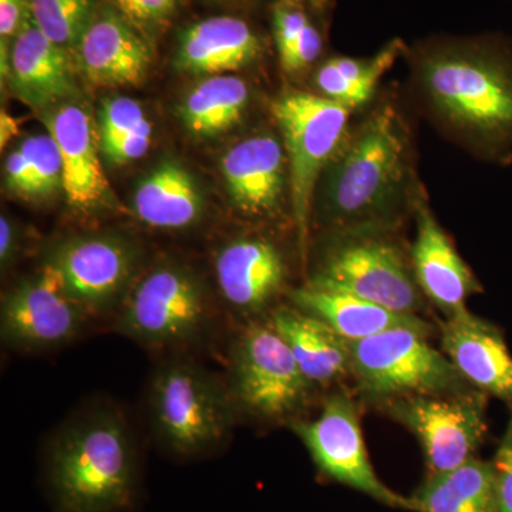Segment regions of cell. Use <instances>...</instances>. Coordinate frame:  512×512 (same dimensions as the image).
Instances as JSON below:
<instances>
[{
	"label": "cell",
	"mask_w": 512,
	"mask_h": 512,
	"mask_svg": "<svg viewBox=\"0 0 512 512\" xmlns=\"http://www.w3.org/2000/svg\"><path fill=\"white\" fill-rule=\"evenodd\" d=\"M261 42L245 20L215 16L184 30L177 52L178 69L194 74H228L254 62Z\"/></svg>",
	"instance_id": "23"
},
{
	"label": "cell",
	"mask_w": 512,
	"mask_h": 512,
	"mask_svg": "<svg viewBox=\"0 0 512 512\" xmlns=\"http://www.w3.org/2000/svg\"><path fill=\"white\" fill-rule=\"evenodd\" d=\"M288 301L301 311L315 316L348 342L372 338L387 330L410 328L439 335V325L424 316L393 311L379 303L367 301L322 286L305 282L288 293Z\"/></svg>",
	"instance_id": "21"
},
{
	"label": "cell",
	"mask_w": 512,
	"mask_h": 512,
	"mask_svg": "<svg viewBox=\"0 0 512 512\" xmlns=\"http://www.w3.org/2000/svg\"><path fill=\"white\" fill-rule=\"evenodd\" d=\"M498 512H512V407L510 419L493 460Z\"/></svg>",
	"instance_id": "34"
},
{
	"label": "cell",
	"mask_w": 512,
	"mask_h": 512,
	"mask_svg": "<svg viewBox=\"0 0 512 512\" xmlns=\"http://www.w3.org/2000/svg\"><path fill=\"white\" fill-rule=\"evenodd\" d=\"M47 127L62 157V187L70 207L90 212L106 205L110 185L97 154L90 114L76 104H66L53 113Z\"/></svg>",
	"instance_id": "19"
},
{
	"label": "cell",
	"mask_w": 512,
	"mask_h": 512,
	"mask_svg": "<svg viewBox=\"0 0 512 512\" xmlns=\"http://www.w3.org/2000/svg\"><path fill=\"white\" fill-rule=\"evenodd\" d=\"M309 262L308 284L427 318L429 302L414 279L410 254L394 237L393 229L326 232L315 258Z\"/></svg>",
	"instance_id": "4"
},
{
	"label": "cell",
	"mask_w": 512,
	"mask_h": 512,
	"mask_svg": "<svg viewBox=\"0 0 512 512\" xmlns=\"http://www.w3.org/2000/svg\"><path fill=\"white\" fill-rule=\"evenodd\" d=\"M248 101L244 80L232 74L208 77L185 97L181 119L195 136L212 137L237 126Z\"/></svg>",
	"instance_id": "26"
},
{
	"label": "cell",
	"mask_w": 512,
	"mask_h": 512,
	"mask_svg": "<svg viewBox=\"0 0 512 512\" xmlns=\"http://www.w3.org/2000/svg\"><path fill=\"white\" fill-rule=\"evenodd\" d=\"M18 133V120L12 119L9 114L2 111L0 114V146L5 147L10 138Z\"/></svg>",
	"instance_id": "39"
},
{
	"label": "cell",
	"mask_w": 512,
	"mask_h": 512,
	"mask_svg": "<svg viewBox=\"0 0 512 512\" xmlns=\"http://www.w3.org/2000/svg\"><path fill=\"white\" fill-rule=\"evenodd\" d=\"M284 144L271 134L239 141L222 158L221 170L232 204L249 220L274 217L285 188Z\"/></svg>",
	"instance_id": "17"
},
{
	"label": "cell",
	"mask_w": 512,
	"mask_h": 512,
	"mask_svg": "<svg viewBox=\"0 0 512 512\" xmlns=\"http://www.w3.org/2000/svg\"><path fill=\"white\" fill-rule=\"evenodd\" d=\"M151 134H153V126L146 120L124 136L114 138L109 143L100 144L101 151L111 164L131 163L147 153L151 144Z\"/></svg>",
	"instance_id": "32"
},
{
	"label": "cell",
	"mask_w": 512,
	"mask_h": 512,
	"mask_svg": "<svg viewBox=\"0 0 512 512\" xmlns=\"http://www.w3.org/2000/svg\"><path fill=\"white\" fill-rule=\"evenodd\" d=\"M288 343L296 362L320 393L352 387V353L348 340L323 320L282 303L269 316Z\"/></svg>",
	"instance_id": "20"
},
{
	"label": "cell",
	"mask_w": 512,
	"mask_h": 512,
	"mask_svg": "<svg viewBox=\"0 0 512 512\" xmlns=\"http://www.w3.org/2000/svg\"><path fill=\"white\" fill-rule=\"evenodd\" d=\"M421 90L439 119L497 163L512 160V42L488 37L441 46L419 62Z\"/></svg>",
	"instance_id": "1"
},
{
	"label": "cell",
	"mask_w": 512,
	"mask_h": 512,
	"mask_svg": "<svg viewBox=\"0 0 512 512\" xmlns=\"http://www.w3.org/2000/svg\"><path fill=\"white\" fill-rule=\"evenodd\" d=\"M272 23H274L276 49L284 66L291 57L303 29L311 23V20L303 12L301 5L284 0L275 6Z\"/></svg>",
	"instance_id": "31"
},
{
	"label": "cell",
	"mask_w": 512,
	"mask_h": 512,
	"mask_svg": "<svg viewBox=\"0 0 512 512\" xmlns=\"http://www.w3.org/2000/svg\"><path fill=\"white\" fill-rule=\"evenodd\" d=\"M288 2L296 3V5L311 6V8L318 10H323L328 5V0H288Z\"/></svg>",
	"instance_id": "40"
},
{
	"label": "cell",
	"mask_w": 512,
	"mask_h": 512,
	"mask_svg": "<svg viewBox=\"0 0 512 512\" xmlns=\"http://www.w3.org/2000/svg\"><path fill=\"white\" fill-rule=\"evenodd\" d=\"M414 207L417 232L409 252L414 279L429 305L448 318L467 309L468 299L483 292V286L458 254L426 200L414 198Z\"/></svg>",
	"instance_id": "16"
},
{
	"label": "cell",
	"mask_w": 512,
	"mask_h": 512,
	"mask_svg": "<svg viewBox=\"0 0 512 512\" xmlns=\"http://www.w3.org/2000/svg\"><path fill=\"white\" fill-rule=\"evenodd\" d=\"M146 120V113L136 100L130 97L107 100L100 110V144L124 136Z\"/></svg>",
	"instance_id": "30"
},
{
	"label": "cell",
	"mask_w": 512,
	"mask_h": 512,
	"mask_svg": "<svg viewBox=\"0 0 512 512\" xmlns=\"http://www.w3.org/2000/svg\"><path fill=\"white\" fill-rule=\"evenodd\" d=\"M49 481L60 512H120L133 500L136 451L119 410L96 406L57 431Z\"/></svg>",
	"instance_id": "3"
},
{
	"label": "cell",
	"mask_w": 512,
	"mask_h": 512,
	"mask_svg": "<svg viewBox=\"0 0 512 512\" xmlns=\"http://www.w3.org/2000/svg\"><path fill=\"white\" fill-rule=\"evenodd\" d=\"M33 158L28 187L23 198L45 200L62 185L63 164L59 148L50 134L32 136Z\"/></svg>",
	"instance_id": "29"
},
{
	"label": "cell",
	"mask_w": 512,
	"mask_h": 512,
	"mask_svg": "<svg viewBox=\"0 0 512 512\" xmlns=\"http://www.w3.org/2000/svg\"><path fill=\"white\" fill-rule=\"evenodd\" d=\"M46 265L59 276L64 292L92 316L120 309L133 288L137 249L117 235L67 239Z\"/></svg>",
	"instance_id": "12"
},
{
	"label": "cell",
	"mask_w": 512,
	"mask_h": 512,
	"mask_svg": "<svg viewBox=\"0 0 512 512\" xmlns=\"http://www.w3.org/2000/svg\"><path fill=\"white\" fill-rule=\"evenodd\" d=\"M407 151L403 121L390 106L380 107L346 137L325 170L319 204L323 229H394Z\"/></svg>",
	"instance_id": "2"
},
{
	"label": "cell",
	"mask_w": 512,
	"mask_h": 512,
	"mask_svg": "<svg viewBox=\"0 0 512 512\" xmlns=\"http://www.w3.org/2000/svg\"><path fill=\"white\" fill-rule=\"evenodd\" d=\"M8 76L16 92L35 106L55 103L74 92V74L67 50L56 45L30 18L10 46Z\"/></svg>",
	"instance_id": "22"
},
{
	"label": "cell",
	"mask_w": 512,
	"mask_h": 512,
	"mask_svg": "<svg viewBox=\"0 0 512 512\" xmlns=\"http://www.w3.org/2000/svg\"><path fill=\"white\" fill-rule=\"evenodd\" d=\"M322 46V36H320L318 29L312 23H309L303 29L298 42H296L295 49H293L288 62L282 67L289 73L301 72L318 59L320 52H322Z\"/></svg>",
	"instance_id": "36"
},
{
	"label": "cell",
	"mask_w": 512,
	"mask_h": 512,
	"mask_svg": "<svg viewBox=\"0 0 512 512\" xmlns=\"http://www.w3.org/2000/svg\"><path fill=\"white\" fill-rule=\"evenodd\" d=\"M272 114L284 138L293 221L306 266L313 192L346 140L352 110L320 94L291 92L274 101Z\"/></svg>",
	"instance_id": "8"
},
{
	"label": "cell",
	"mask_w": 512,
	"mask_h": 512,
	"mask_svg": "<svg viewBox=\"0 0 512 512\" xmlns=\"http://www.w3.org/2000/svg\"><path fill=\"white\" fill-rule=\"evenodd\" d=\"M29 15V0H0V36L2 40L18 35Z\"/></svg>",
	"instance_id": "37"
},
{
	"label": "cell",
	"mask_w": 512,
	"mask_h": 512,
	"mask_svg": "<svg viewBox=\"0 0 512 512\" xmlns=\"http://www.w3.org/2000/svg\"><path fill=\"white\" fill-rule=\"evenodd\" d=\"M18 251V231L9 218L2 215L0 218V262H2V266H8Z\"/></svg>",
	"instance_id": "38"
},
{
	"label": "cell",
	"mask_w": 512,
	"mask_h": 512,
	"mask_svg": "<svg viewBox=\"0 0 512 512\" xmlns=\"http://www.w3.org/2000/svg\"><path fill=\"white\" fill-rule=\"evenodd\" d=\"M488 402L487 394L474 389L394 397L369 410L409 430L420 443L427 476H437L478 457L488 433Z\"/></svg>",
	"instance_id": "10"
},
{
	"label": "cell",
	"mask_w": 512,
	"mask_h": 512,
	"mask_svg": "<svg viewBox=\"0 0 512 512\" xmlns=\"http://www.w3.org/2000/svg\"><path fill=\"white\" fill-rule=\"evenodd\" d=\"M29 13L56 45L77 49L96 16V0H29Z\"/></svg>",
	"instance_id": "28"
},
{
	"label": "cell",
	"mask_w": 512,
	"mask_h": 512,
	"mask_svg": "<svg viewBox=\"0 0 512 512\" xmlns=\"http://www.w3.org/2000/svg\"><path fill=\"white\" fill-rule=\"evenodd\" d=\"M420 330H387L357 342L352 353V392L366 410L413 394H458L474 390L441 350Z\"/></svg>",
	"instance_id": "7"
},
{
	"label": "cell",
	"mask_w": 512,
	"mask_h": 512,
	"mask_svg": "<svg viewBox=\"0 0 512 512\" xmlns=\"http://www.w3.org/2000/svg\"><path fill=\"white\" fill-rule=\"evenodd\" d=\"M204 202L194 178L183 165L164 161L138 185L134 211L151 228H190L202 215Z\"/></svg>",
	"instance_id": "24"
},
{
	"label": "cell",
	"mask_w": 512,
	"mask_h": 512,
	"mask_svg": "<svg viewBox=\"0 0 512 512\" xmlns=\"http://www.w3.org/2000/svg\"><path fill=\"white\" fill-rule=\"evenodd\" d=\"M227 386L238 413L286 426L303 419L323 394L303 375L269 318L242 326L229 353Z\"/></svg>",
	"instance_id": "5"
},
{
	"label": "cell",
	"mask_w": 512,
	"mask_h": 512,
	"mask_svg": "<svg viewBox=\"0 0 512 512\" xmlns=\"http://www.w3.org/2000/svg\"><path fill=\"white\" fill-rule=\"evenodd\" d=\"M215 276L222 299L244 323L268 319L288 296L282 249L265 237H239L218 252Z\"/></svg>",
	"instance_id": "14"
},
{
	"label": "cell",
	"mask_w": 512,
	"mask_h": 512,
	"mask_svg": "<svg viewBox=\"0 0 512 512\" xmlns=\"http://www.w3.org/2000/svg\"><path fill=\"white\" fill-rule=\"evenodd\" d=\"M32 158L33 141L32 137H28L6 160V184L10 191L22 198L28 187Z\"/></svg>",
	"instance_id": "35"
},
{
	"label": "cell",
	"mask_w": 512,
	"mask_h": 512,
	"mask_svg": "<svg viewBox=\"0 0 512 512\" xmlns=\"http://www.w3.org/2000/svg\"><path fill=\"white\" fill-rule=\"evenodd\" d=\"M237 413L227 384L190 360L165 362L151 377V426L175 454L194 456L221 446L231 436Z\"/></svg>",
	"instance_id": "6"
},
{
	"label": "cell",
	"mask_w": 512,
	"mask_h": 512,
	"mask_svg": "<svg viewBox=\"0 0 512 512\" xmlns=\"http://www.w3.org/2000/svg\"><path fill=\"white\" fill-rule=\"evenodd\" d=\"M440 350L471 387L512 407V356L503 332L467 309L437 322Z\"/></svg>",
	"instance_id": "15"
},
{
	"label": "cell",
	"mask_w": 512,
	"mask_h": 512,
	"mask_svg": "<svg viewBox=\"0 0 512 512\" xmlns=\"http://www.w3.org/2000/svg\"><path fill=\"white\" fill-rule=\"evenodd\" d=\"M210 320L204 284L191 269L161 264L134 282L116 318L120 335L147 348L187 345Z\"/></svg>",
	"instance_id": "11"
},
{
	"label": "cell",
	"mask_w": 512,
	"mask_h": 512,
	"mask_svg": "<svg viewBox=\"0 0 512 512\" xmlns=\"http://www.w3.org/2000/svg\"><path fill=\"white\" fill-rule=\"evenodd\" d=\"M365 410L350 387H339L322 394L316 417H303L288 427L326 480L352 488L384 507L416 512L412 497L396 493L377 476L363 437Z\"/></svg>",
	"instance_id": "9"
},
{
	"label": "cell",
	"mask_w": 512,
	"mask_h": 512,
	"mask_svg": "<svg viewBox=\"0 0 512 512\" xmlns=\"http://www.w3.org/2000/svg\"><path fill=\"white\" fill-rule=\"evenodd\" d=\"M89 319L92 315L64 292L55 269L45 265L3 298L0 333L10 348L39 352L72 342Z\"/></svg>",
	"instance_id": "13"
},
{
	"label": "cell",
	"mask_w": 512,
	"mask_h": 512,
	"mask_svg": "<svg viewBox=\"0 0 512 512\" xmlns=\"http://www.w3.org/2000/svg\"><path fill=\"white\" fill-rule=\"evenodd\" d=\"M403 43L393 40L370 59L333 57L319 67L315 84L320 96L353 110L367 103L384 73L402 53Z\"/></svg>",
	"instance_id": "27"
},
{
	"label": "cell",
	"mask_w": 512,
	"mask_h": 512,
	"mask_svg": "<svg viewBox=\"0 0 512 512\" xmlns=\"http://www.w3.org/2000/svg\"><path fill=\"white\" fill-rule=\"evenodd\" d=\"M120 15L141 28L163 25L177 8V0H114Z\"/></svg>",
	"instance_id": "33"
},
{
	"label": "cell",
	"mask_w": 512,
	"mask_h": 512,
	"mask_svg": "<svg viewBox=\"0 0 512 512\" xmlns=\"http://www.w3.org/2000/svg\"><path fill=\"white\" fill-rule=\"evenodd\" d=\"M77 60L80 72L94 86H136L146 77L151 52L123 15L103 10L80 40Z\"/></svg>",
	"instance_id": "18"
},
{
	"label": "cell",
	"mask_w": 512,
	"mask_h": 512,
	"mask_svg": "<svg viewBox=\"0 0 512 512\" xmlns=\"http://www.w3.org/2000/svg\"><path fill=\"white\" fill-rule=\"evenodd\" d=\"M410 497L416 512H498L493 463L477 457L456 470L426 476Z\"/></svg>",
	"instance_id": "25"
}]
</instances>
